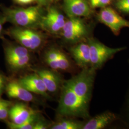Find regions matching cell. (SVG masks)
<instances>
[{"instance_id":"9a60e30c","label":"cell","mask_w":129,"mask_h":129,"mask_svg":"<svg viewBox=\"0 0 129 129\" xmlns=\"http://www.w3.org/2000/svg\"><path fill=\"white\" fill-rule=\"evenodd\" d=\"M64 9L69 17H87L90 8L86 0H64Z\"/></svg>"},{"instance_id":"d6986e66","label":"cell","mask_w":129,"mask_h":129,"mask_svg":"<svg viewBox=\"0 0 129 129\" xmlns=\"http://www.w3.org/2000/svg\"><path fill=\"white\" fill-rule=\"evenodd\" d=\"M41 115L40 112L37 111L26 121L21 124H14L9 120H7L5 123L7 127L10 129H34L35 125Z\"/></svg>"},{"instance_id":"ac0fdd59","label":"cell","mask_w":129,"mask_h":129,"mask_svg":"<svg viewBox=\"0 0 129 129\" xmlns=\"http://www.w3.org/2000/svg\"><path fill=\"white\" fill-rule=\"evenodd\" d=\"M55 123H52L50 129H82L85 122L75 120L74 118L60 117Z\"/></svg>"},{"instance_id":"277c9868","label":"cell","mask_w":129,"mask_h":129,"mask_svg":"<svg viewBox=\"0 0 129 129\" xmlns=\"http://www.w3.org/2000/svg\"><path fill=\"white\" fill-rule=\"evenodd\" d=\"M96 70L90 68L82 69L73 77L67 80L78 97L90 103L95 81Z\"/></svg>"},{"instance_id":"cb8c5ba5","label":"cell","mask_w":129,"mask_h":129,"mask_svg":"<svg viewBox=\"0 0 129 129\" xmlns=\"http://www.w3.org/2000/svg\"><path fill=\"white\" fill-rule=\"evenodd\" d=\"M89 1L92 8H104L110 4L111 0H89Z\"/></svg>"},{"instance_id":"52a82bcc","label":"cell","mask_w":129,"mask_h":129,"mask_svg":"<svg viewBox=\"0 0 129 129\" xmlns=\"http://www.w3.org/2000/svg\"><path fill=\"white\" fill-rule=\"evenodd\" d=\"M43 59L49 68L57 71L70 72L73 70V64L69 56L55 47L47 49L43 54Z\"/></svg>"},{"instance_id":"2e32d148","label":"cell","mask_w":129,"mask_h":129,"mask_svg":"<svg viewBox=\"0 0 129 129\" xmlns=\"http://www.w3.org/2000/svg\"><path fill=\"white\" fill-rule=\"evenodd\" d=\"M117 119L115 114L109 111H106L89 118L85 122L82 129H102L109 126Z\"/></svg>"},{"instance_id":"d4e9b609","label":"cell","mask_w":129,"mask_h":129,"mask_svg":"<svg viewBox=\"0 0 129 129\" xmlns=\"http://www.w3.org/2000/svg\"><path fill=\"white\" fill-rule=\"evenodd\" d=\"M6 23V20L3 14H0V38L2 39L4 37V34L5 32L4 30V25Z\"/></svg>"},{"instance_id":"ba28073f","label":"cell","mask_w":129,"mask_h":129,"mask_svg":"<svg viewBox=\"0 0 129 129\" xmlns=\"http://www.w3.org/2000/svg\"><path fill=\"white\" fill-rule=\"evenodd\" d=\"M98 20L115 35H118L122 28H129V21L120 16L111 7H104L99 14Z\"/></svg>"},{"instance_id":"83f0119b","label":"cell","mask_w":129,"mask_h":129,"mask_svg":"<svg viewBox=\"0 0 129 129\" xmlns=\"http://www.w3.org/2000/svg\"><path fill=\"white\" fill-rule=\"evenodd\" d=\"M128 108L129 109V97H128Z\"/></svg>"},{"instance_id":"7a4b0ae2","label":"cell","mask_w":129,"mask_h":129,"mask_svg":"<svg viewBox=\"0 0 129 129\" xmlns=\"http://www.w3.org/2000/svg\"><path fill=\"white\" fill-rule=\"evenodd\" d=\"M1 9L6 22H9L14 26L36 29L40 28L44 14L40 6L27 8L1 6Z\"/></svg>"},{"instance_id":"7402d4cb","label":"cell","mask_w":129,"mask_h":129,"mask_svg":"<svg viewBox=\"0 0 129 129\" xmlns=\"http://www.w3.org/2000/svg\"><path fill=\"white\" fill-rule=\"evenodd\" d=\"M116 6L120 11L129 14V0H117Z\"/></svg>"},{"instance_id":"9c48e42d","label":"cell","mask_w":129,"mask_h":129,"mask_svg":"<svg viewBox=\"0 0 129 129\" xmlns=\"http://www.w3.org/2000/svg\"><path fill=\"white\" fill-rule=\"evenodd\" d=\"M34 72L42 78L48 93L55 94L60 91L64 80L59 72L50 68H40Z\"/></svg>"},{"instance_id":"6da1fadb","label":"cell","mask_w":129,"mask_h":129,"mask_svg":"<svg viewBox=\"0 0 129 129\" xmlns=\"http://www.w3.org/2000/svg\"><path fill=\"white\" fill-rule=\"evenodd\" d=\"M60 92V99L56 110L59 118H90L89 104L78 97L67 80H64Z\"/></svg>"},{"instance_id":"30bf717a","label":"cell","mask_w":129,"mask_h":129,"mask_svg":"<svg viewBox=\"0 0 129 129\" xmlns=\"http://www.w3.org/2000/svg\"><path fill=\"white\" fill-rule=\"evenodd\" d=\"M5 93L7 97L11 99H16L24 102L36 103L40 102L36 94L23 88L18 83L17 79H9L6 85Z\"/></svg>"},{"instance_id":"4fadbf2b","label":"cell","mask_w":129,"mask_h":129,"mask_svg":"<svg viewBox=\"0 0 129 129\" xmlns=\"http://www.w3.org/2000/svg\"><path fill=\"white\" fill-rule=\"evenodd\" d=\"M69 53L75 64L81 69L91 67L90 48L87 41L80 42L69 49Z\"/></svg>"},{"instance_id":"603a6c76","label":"cell","mask_w":129,"mask_h":129,"mask_svg":"<svg viewBox=\"0 0 129 129\" xmlns=\"http://www.w3.org/2000/svg\"><path fill=\"white\" fill-rule=\"evenodd\" d=\"M9 80V78L0 71V98H2L5 93V88Z\"/></svg>"},{"instance_id":"5b68a950","label":"cell","mask_w":129,"mask_h":129,"mask_svg":"<svg viewBox=\"0 0 129 129\" xmlns=\"http://www.w3.org/2000/svg\"><path fill=\"white\" fill-rule=\"evenodd\" d=\"M87 41L90 48L91 68L96 71L101 69L117 53L126 49L125 46L110 47L93 38H88Z\"/></svg>"},{"instance_id":"5bb4252c","label":"cell","mask_w":129,"mask_h":129,"mask_svg":"<svg viewBox=\"0 0 129 129\" xmlns=\"http://www.w3.org/2000/svg\"><path fill=\"white\" fill-rule=\"evenodd\" d=\"M37 111L24 102L13 103L10 109L8 120L14 124H21Z\"/></svg>"},{"instance_id":"484cf974","label":"cell","mask_w":129,"mask_h":129,"mask_svg":"<svg viewBox=\"0 0 129 129\" xmlns=\"http://www.w3.org/2000/svg\"><path fill=\"white\" fill-rule=\"evenodd\" d=\"M16 3L20 5H28L32 3L36 0H14Z\"/></svg>"},{"instance_id":"7c38bea8","label":"cell","mask_w":129,"mask_h":129,"mask_svg":"<svg viewBox=\"0 0 129 129\" xmlns=\"http://www.w3.org/2000/svg\"><path fill=\"white\" fill-rule=\"evenodd\" d=\"M17 80L22 87L29 91L45 99L50 98L45 84L36 72L24 75Z\"/></svg>"},{"instance_id":"44dd1931","label":"cell","mask_w":129,"mask_h":129,"mask_svg":"<svg viewBox=\"0 0 129 129\" xmlns=\"http://www.w3.org/2000/svg\"><path fill=\"white\" fill-rule=\"evenodd\" d=\"M51 124L41 115L35 125L34 129H49Z\"/></svg>"},{"instance_id":"ffe728a7","label":"cell","mask_w":129,"mask_h":129,"mask_svg":"<svg viewBox=\"0 0 129 129\" xmlns=\"http://www.w3.org/2000/svg\"><path fill=\"white\" fill-rule=\"evenodd\" d=\"M13 103L0 98V121L5 122L8 120L10 109Z\"/></svg>"},{"instance_id":"4316f807","label":"cell","mask_w":129,"mask_h":129,"mask_svg":"<svg viewBox=\"0 0 129 129\" xmlns=\"http://www.w3.org/2000/svg\"><path fill=\"white\" fill-rule=\"evenodd\" d=\"M40 5H45L48 0H36Z\"/></svg>"},{"instance_id":"8fae6325","label":"cell","mask_w":129,"mask_h":129,"mask_svg":"<svg viewBox=\"0 0 129 129\" xmlns=\"http://www.w3.org/2000/svg\"><path fill=\"white\" fill-rule=\"evenodd\" d=\"M64 15L55 7H51L44 15L40 28L51 34H57L62 31L66 22Z\"/></svg>"},{"instance_id":"e0dca14e","label":"cell","mask_w":129,"mask_h":129,"mask_svg":"<svg viewBox=\"0 0 129 129\" xmlns=\"http://www.w3.org/2000/svg\"><path fill=\"white\" fill-rule=\"evenodd\" d=\"M32 60V55H30L7 60L5 62L10 71L13 73H16L28 68L31 65Z\"/></svg>"},{"instance_id":"3957f363","label":"cell","mask_w":129,"mask_h":129,"mask_svg":"<svg viewBox=\"0 0 129 129\" xmlns=\"http://www.w3.org/2000/svg\"><path fill=\"white\" fill-rule=\"evenodd\" d=\"M5 33L31 52L40 50L46 41L45 35L36 29L14 25L8 29Z\"/></svg>"},{"instance_id":"8992f818","label":"cell","mask_w":129,"mask_h":129,"mask_svg":"<svg viewBox=\"0 0 129 129\" xmlns=\"http://www.w3.org/2000/svg\"><path fill=\"white\" fill-rule=\"evenodd\" d=\"M61 32L64 41L74 45L87 37L89 30L87 25L79 17H69Z\"/></svg>"}]
</instances>
